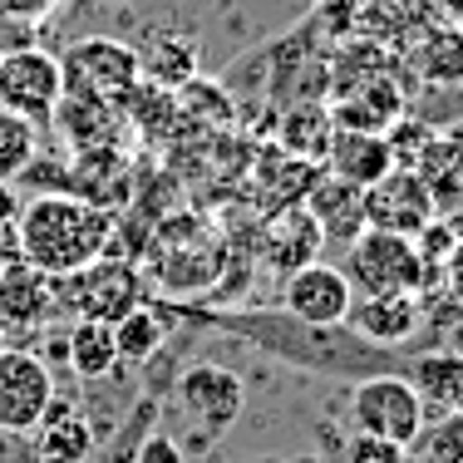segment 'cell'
I'll return each mask as SVG.
<instances>
[{
    "label": "cell",
    "mask_w": 463,
    "mask_h": 463,
    "mask_svg": "<svg viewBox=\"0 0 463 463\" xmlns=\"http://www.w3.org/2000/svg\"><path fill=\"white\" fill-rule=\"evenodd\" d=\"M109 241H114V213L74 193H35L15 213V257L54 281L99 261Z\"/></svg>",
    "instance_id": "cell-1"
},
{
    "label": "cell",
    "mask_w": 463,
    "mask_h": 463,
    "mask_svg": "<svg viewBox=\"0 0 463 463\" xmlns=\"http://www.w3.org/2000/svg\"><path fill=\"white\" fill-rule=\"evenodd\" d=\"M345 281L355 296H419L424 301L439 281V267L419 257L414 237H394V232L365 227L345 247Z\"/></svg>",
    "instance_id": "cell-2"
},
{
    "label": "cell",
    "mask_w": 463,
    "mask_h": 463,
    "mask_svg": "<svg viewBox=\"0 0 463 463\" xmlns=\"http://www.w3.org/2000/svg\"><path fill=\"white\" fill-rule=\"evenodd\" d=\"M60 74H64V94L94 99V104L114 109V114H124V118H128V109H134V99L143 90L138 50L124 45V40H114V35H94V40L70 45L60 60Z\"/></svg>",
    "instance_id": "cell-3"
},
{
    "label": "cell",
    "mask_w": 463,
    "mask_h": 463,
    "mask_svg": "<svg viewBox=\"0 0 463 463\" xmlns=\"http://www.w3.org/2000/svg\"><path fill=\"white\" fill-rule=\"evenodd\" d=\"M178 410L187 419V449L193 454H203L207 444H217V439L227 434L232 424L241 419L247 410V384H241V374H232L227 365H213V360H197V365H187L178 374Z\"/></svg>",
    "instance_id": "cell-4"
},
{
    "label": "cell",
    "mask_w": 463,
    "mask_h": 463,
    "mask_svg": "<svg viewBox=\"0 0 463 463\" xmlns=\"http://www.w3.org/2000/svg\"><path fill=\"white\" fill-rule=\"evenodd\" d=\"M350 424H355V434L414 449L424 424H429V414H424V404H419L414 384L404 374H370V380H360L350 390Z\"/></svg>",
    "instance_id": "cell-5"
},
{
    "label": "cell",
    "mask_w": 463,
    "mask_h": 463,
    "mask_svg": "<svg viewBox=\"0 0 463 463\" xmlns=\"http://www.w3.org/2000/svg\"><path fill=\"white\" fill-rule=\"evenodd\" d=\"M60 99H64V74L50 50L20 45L0 54V109L5 114H20L25 124H35L45 134Z\"/></svg>",
    "instance_id": "cell-6"
},
{
    "label": "cell",
    "mask_w": 463,
    "mask_h": 463,
    "mask_svg": "<svg viewBox=\"0 0 463 463\" xmlns=\"http://www.w3.org/2000/svg\"><path fill=\"white\" fill-rule=\"evenodd\" d=\"M60 301L64 316L74 321H104L114 326L118 316H128L134 306H143V281L134 261H118V257H99L84 271L60 281Z\"/></svg>",
    "instance_id": "cell-7"
},
{
    "label": "cell",
    "mask_w": 463,
    "mask_h": 463,
    "mask_svg": "<svg viewBox=\"0 0 463 463\" xmlns=\"http://www.w3.org/2000/svg\"><path fill=\"white\" fill-rule=\"evenodd\" d=\"M54 394H60L54 390V370L35 350H20V345L0 350V434L25 439L40 424V414L50 410Z\"/></svg>",
    "instance_id": "cell-8"
},
{
    "label": "cell",
    "mask_w": 463,
    "mask_h": 463,
    "mask_svg": "<svg viewBox=\"0 0 463 463\" xmlns=\"http://www.w3.org/2000/svg\"><path fill=\"white\" fill-rule=\"evenodd\" d=\"M350 301H355V291H350L345 271H340L335 261H306V267L286 271V281H281L286 316L301 321V326H311V330L345 326Z\"/></svg>",
    "instance_id": "cell-9"
},
{
    "label": "cell",
    "mask_w": 463,
    "mask_h": 463,
    "mask_svg": "<svg viewBox=\"0 0 463 463\" xmlns=\"http://www.w3.org/2000/svg\"><path fill=\"white\" fill-rule=\"evenodd\" d=\"M64 316L60 301V281L45 271L25 267V261H5L0 267V335H30L45 330Z\"/></svg>",
    "instance_id": "cell-10"
},
{
    "label": "cell",
    "mask_w": 463,
    "mask_h": 463,
    "mask_svg": "<svg viewBox=\"0 0 463 463\" xmlns=\"http://www.w3.org/2000/svg\"><path fill=\"white\" fill-rule=\"evenodd\" d=\"M434 217H439V203L414 168H394L374 187H365V227H374V232L419 237Z\"/></svg>",
    "instance_id": "cell-11"
},
{
    "label": "cell",
    "mask_w": 463,
    "mask_h": 463,
    "mask_svg": "<svg viewBox=\"0 0 463 463\" xmlns=\"http://www.w3.org/2000/svg\"><path fill=\"white\" fill-rule=\"evenodd\" d=\"M424 326V301L419 296H355L345 311V330L365 345L394 350L419 335Z\"/></svg>",
    "instance_id": "cell-12"
},
{
    "label": "cell",
    "mask_w": 463,
    "mask_h": 463,
    "mask_svg": "<svg viewBox=\"0 0 463 463\" xmlns=\"http://www.w3.org/2000/svg\"><path fill=\"white\" fill-rule=\"evenodd\" d=\"M64 193L84 197V203L104 207V213L124 207L128 193H134V168H128L124 148L70 153V158H64Z\"/></svg>",
    "instance_id": "cell-13"
},
{
    "label": "cell",
    "mask_w": 463,
    "mask_h": 463,
    "mask_svg": "<svg viewBox=\"0 0 463 463\" xmlns=\"http://www.w3.org/2000/svg\"><path fill=\"white\" fill-rule=\"evenodd\" d=\"M25 439H30L35 463H90L94 458V424L64 394H54L50 410L40 414V424Z\"/></svg>",
    "instance_id": "cell-14"
},
{
    "label": "cell",
    "mask_w": 463,
    "mask_h": 463,
    "mask_svg": "<svg viewBox=\"0 0 463 463\" xmlns=\"http://www.w3.org/2000/svg\"><path fill=\"white\" fill-rule=\"evenodd\" d=\"M301 207L311 213V222L321 227L326 241H335V247H350V241L365 232V193L340 178H330V173H316V183L306 187Z\"/></svg>",
    "instance_id": "cell-15"
},
{
    "label": "cell",
    "mask_w": 463,
    "mask_h": 463,
    "mask_svg": "<svg viewBox=\"0 0 463 463\" xmlns=\"http://www.w3.org/2000/svg\"><path fill=\"white\" fill-rule=\"evenodd\" d=\"M394 148L384 134H355V128H335L330 134V148H326V173L350 187H374L384 173H394Z\"/></svg>",
    "instance_id": "cell-16"
},
{
    "label": "cell",
    "mask_w": 463,
    "mask_h": 463,
    "mask_svg": "<svg viewBox=\"0 0 463 463\" xmlns=\"http://www.w3.org/2000/svg\"><path fill=\"white\" fill-rule=\"evenodd\" d=\"M50 128L60 134L64 153H90V148H118V134H124V114L94 104V99L64 94L60 109H54Z\"/></svg>",
    "instance_id": "cell-17"
},
{
    "label": "cell",
    "mask_w": 463,
    "mask_h": 463,
    "mask_svg": "<svg viewBox=\"0 0 463 463\" xmlns=\"http://www.w3.org/2000/svg\"><path fill=\"white\" fill-rule=\"evenodd\" d=\"M404 380L414 384L424 414L463 410V350H454V345L424 350V355L410 360V374H404Z\"/></svg>",
    "instance_id": "cell-18"
},
{
    "label": "cell",
    "mask_w": 463,
    "mask_h": 463,
    "mask_svg": "<svg viewBox=\"0 0 463 463\" xmlns=\"http://www.w3.org/2000/svg\"><path fill=\"white\" fill-rule=\"evenodd\" d=\"M410 70L424 84H444L454 90L463 84V25L454 20H439V25H419L414 30V45H410Z\"/></svg>",
    "instance_id": "cell-19"
},
{
    "label": "cell",
    "mask_w": 463,
    "mask_h": 463,
    "mask_svg": "<svg viewBox=\"0 0 463 463\" xmlns=\"http://www.w3.org/2000/svg\"><path fill=\"white\" fill-rule=\"evenodd\" d=\"M134 50H138L143 84L153 80V90H183L187 80H197V50L178 30H148V40Z\"/></svg>",
    "instance_id": "cell-20"
},
{
    "label": "cell",
    "mask_w": 463,
    "mask_h": 463,
    "mask_svg": "<svg viewBox=\"0 0 463 463\" xmlns=\"http://www.w3.org/2000/svg\"><path fill=\"white\" fill-rule=\"evenodd\" d=\"M321 247H326V237L301 203L277 213V222L267 227V261L277 271H296L306 261H321Z\"/></svg>",
    "instance_id": "cell-21"
},
{
    "label": "cell",
    "mask_w": 463,
    "mask_h": 463,
    "mask_svg": "<svg viewBox=\"0 0 463 463\" xmlns=\"http://www.w3.org/2000/svg\"><path fill=\"white\" fill-rule=\"evenodd\" d=\"M163 340H168V321H163L153 306H134L128 316L114 321L118 365H153V360L163 355Z\"/></svg>",
    "instance_id": "cell-22"
},
{
    "label": "cell",
    "mask_w": 463,
    "mask_h": 463,
    "mask_svg": "<svg viewBox=\"0 0 463 463\" xmlns=\"http://www.w3.org/2000/svg\"><path fill=\"white\" fill-rule=\"evenodd\" d=\"M64 350H70V370L80 380H104L118 365V350H114V326L104 321H74L64 330Z\"/></svg>",
    "instance_id": "cell-23"
},
{
    "label": "cell",
    "mask_w": 463,
    "mask_h": 463,
    "mask_svg": "<svg viewBox=\"0 0 463 463\" xmlns=\"http://www.w3.org/2000/svg\"><path fill=\"white\" fill-rule=\"evenodd\" d=\"M330 134H335V124H330V109H321V104H301V109H291V114L281 118L286 153H296V158H306V163L326 158Z\"/></svg>",
    "instance_id": "cell-24"
},
{
    "label": "cell",
    "mask_w": 463,
    "mask_h": 463,
    "mask_svg": "<svg viewBox=\"0 0 463 463\" xmlns=\"http://www.w3.org/2000/svg\"><path fill=\"white\" fill-rule=\"evenodd\" d=\"M40 158V128L0 109V183H15Z\"/></svg>",
    "instance_id": "cell-25"
},
{
    "label": "cell",
    "mask_w": 463,
    "mask_h": 463,
    "mask_svg": "<svg viewBox=\"0 0 463 463\" xmlns=\"http://www.w3.org/2000/svg\"><path fill=\"white\" fill-rule=\"evenodd\" d=\"M414 454H424L429 463H463V410H449L434 424H424Z\"/></svg>",
    "instance_id": "cell-26"
},
{
    "label": "cell",
    "mask_w": 463,
    "mask_h": 463,
    "mask_svg": "<svg viewBox=\"0 0 463 463\" xmlns=\"http://www.w3.org/2000/svg\"><path fill=\"white\" fill-rule=\"evenodd\" d=\"M410 449L390 444V439H370V434H350L345 449H340V458L345 463H404Z\"/></svg>",
    "instance_id": "cell-27"
},
{
    "label": "cell",
    "mask_w": 463,
    "mask_h": 463,
    "mask_svg": "<svg viewBox=\"0 0 463 463\" xmlns=\"http://www.w3.org/2000/svg\"><path fill=\"white\" fill-rule=\"evenodd\" d=\"M134 463H187V458H183V444H173L168 434H143Z\"/></svg>",
    "instance_id": "cell-28"
},
{
    "label": "cell",
    "mask_w": 463,
    "mask_h": 463,
    "mask_svg": "<svg viewBox=\"0 0 463 463\" xmlns=\"http://www.w3.org/2000/svg\"><path fill=\"white\" fill-rule=\"evenodd\" d=\"M444 286H449V296H454V301H463V237L454 241V251H449L444 257Z\"/></svg>",
    "instance_id": "cell-29"
},
{
    "label": "cell",
    "mask_w": 463,
    "mask_h": 463,
    "mask_svg": "<svg viewBox=\"0 0 463 463\" xmlns=\"http://www.w3.org/2000/svg\"><path fill=\"white\" fill-rule=\"evenodd\" d=\"M429 5H434L439 15H449V20H454V25L463 20V0H429Z\"/></svg>",
    "instance_id": "cell-30"
},
{
    "label": "cell",
    "mask_w": 463,
    "mask_h": 463,
    "mask_svg": "<svg viewBox=\"0 0 463 463\" xmlns=\"http://www.w3.org/2000/svg\"><path fill=\"white\" fill-rule=\"evenodd\" d=\"M404 463H429L424 454H414V449H410V454H404Z\"/></svg>",
    "instance_id": "cell-31"
},
{
    "label": "cell",
    "mask_w": 463,
    "mask_h": 463,
    "mask_svg": "<svg viewBox=\"0 0 463 463\" xmlns=\"http://www.w3.org/2000/svg\"><path fill=\"white\" fill-rule=\"evenodd\" d=\"M271 463H296V458H271Z\"/></svg>",
    "instance_id": "cell-32"
},
{
    "label": "cell",
    "mask_w": 463,
    "mask_h": 463,
    "mask_svg": "<svg viewBox=\"0 0 463 463\" xmlns=\"http://www.w3.org/2000/svg\"><path fill=\"white\" fill-rule=\"evenodd\" d=\"M5 345H10V340H5V335H0V350H5Z\"/></svg>",
    "instance_id": "cell-33"
}]
</instances>
